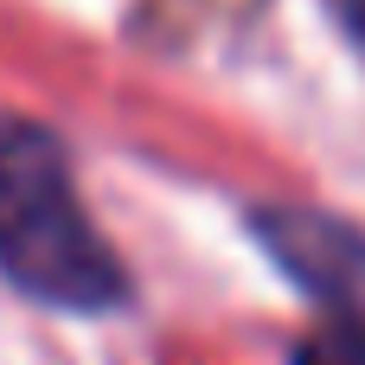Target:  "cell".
I'll list each match as a JSON object with an SVG mask.
<instances>
[{
	"label": "cell",
	"instance_id": "6da1fadb",
	"mask_svg": "<svg viewBox=\"0 0 365 365\" xmlns=\"http://www.w3.org/2000/svg\"><path fill=\"white\" fill-rule=\"evenodd\" d=\"M0 276L71 314L128 302V269L83 218L58 135L13 109H0Z\"/></svg>",
	"mask_w": 365,
	"mask_h": 365
},
{
	"label": "cell",
	"instance_id": "7a4b0ae2",
	"mask_svg": "<svg viewBox=\"0 0 365 365\" xmlns=\"http://www.w3.org/2000/svg\"><path fill=\"white\" fill-rule=\"evenodd\" d=\"M250 225L263 250L302 289H314V302L334 308V321H365V237L353 225L327 212H302V205H263L250 212Z\"/></svg>",
	"mask_w": 365,
	"mask_h": 365
},
{
	"label": "cell",
	"instance_id": "3957f363",
	"mask_svg": "<svg viewBox=\"0 0 365 365\" xmlns=\"http://www.w3.org/2000/svg\"><path fill=\"white\" fill-rule=\"evenodd\" d=\"M295 365H365V321H327V327H314L295 346Z\"/></svg>",
	"mask_w": 365,
	"mask_h": 365
},
{
	"label": "cell",
	"instance_id": "277c9868",
	"mask_svg": "<svg viewBox=\"0 0 365 365\" xmlns=\"http://www.w3.org/2000/svg\"><path fill=\"white\" fill-rule=\"evenodd\" d=\"M334 19L353 45H365V0H334Z\"/></svg>",
	"mask_w": 365,
	"mask_h": 365
}]
</instances>
